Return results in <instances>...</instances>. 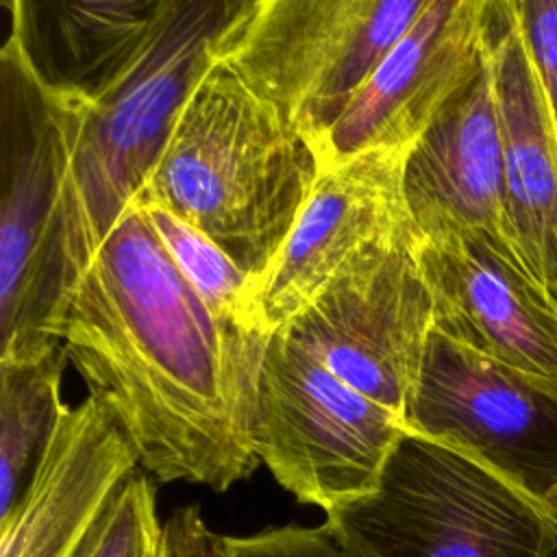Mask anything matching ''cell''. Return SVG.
<instances>
[{
    "instance_id": "1",
    "label": "cell",
    "mask_w": 557,
    "mask_h": 557,
    "mask_svg": "<svg viewBox=\"0 0 557 557\" xmlns=\"http://www.w3.org/2000/svg\"><path fill=\"white\" fill-rule=\"evenodd\" d=\"M265 335L213 315L139 205H131L76 278L59 339L91 396L161 483L226 492L261 463L250 437Z\"/></svg>"
},
{
    "instance_id": "2",
    "label": "cell",
    "mask_w": 557,
    "mask_h": 557,
    "mask_svg": "<svg viewBox=\"0 0 557 557\" xmlns=\"http://www.w3.org/2000/svg\"><path fill=\"white\" fill-rule=\"evenodd\" d=\"M320 172L313 139L220 57L135 202L198 228L259 285Z\"/></svg>"
},
{
    "instance_id": "3",
    "label": "cell",
    "mask_w": 557,
    "mask_h": 557,
    "mask_svg": "<svg viewBox=\"0 0 557 557\" xmlns=\"http://www.w3.org/2000/svg\"><path fill=\"white\" fill-rule=\"evenodd\" d=\"M259 0H170L135 63L96 100L72 104L63 189L74 281L157 168L196 87Z\"/></svg>"
},
{
    "instance_id": "4",
    "label": "cell",
    "mask_w": 557,
    "mask_h": 557,
    "mask_svg": "<svg viewBox=\"0 0 557 557\" xmlns=\"http://www.w3.org/2000/svg\"><path fill=\"white\" fill-rule=\"evenodd\" d=\"M346 557H548L557 513L461 450L407 431L376 485L324 513Z\"/></svg>"
},
{
    "instance_id": "5",
    "label": "cell",
    "mask_w": 557,
    "mask_h": 557,
    "mask_svg": "<svg viewBox=\"0 0 557 557\" xmlns=\"http://www.w3.org/2000/svg\"><path fill=\"white\" fill-rule=\"evenodd\" d=\"M74 107L46 91L4 44L0 54V361L35 359L59 339L74 287L63 189Z\"/></svg>"
},
{
    "instance_id": "6",
    "label": "cell",
    "mask_w": 557,
    "mask_h": 557,
    "mask_svg": "<svg viewBox=\"0 0 557 557\" xmlns=\"http://www.w3.org/2000/svg\"><path fill=\"white\" fill-rule=\"evenodd\" d=\"M407 422L337 379L283 331L263 337L250 437L276 483L324 513L361 496Z\"/></svg>"
},
{
    "instance_id": "7",
    "label": "cell",
    "mask_w": 557,
    "mask_h": 557,
    "mask_svg": "<svg viewBox=\"0 0 557 557\" xmlns=\"http://www.w3.org/2000/svg\"><path fill=\"white\" fill-rule=\"evenodd\" d=\"M431 0H259L222 59L315 144Z\"/></svg>"
},
{
    "instance_id": "8",
    "label": "cell",
    "mask_w": 557,
    "mask_h": 557,
    "mask_svg": "<svg viewBox=\"0 0 557 557\" xmlns=\"http://www.w3.org/2000/svg\"><path fill=\"white\" fill-rule=\"evenodd\" d=\"M418 244L407 231L363 252L276 329L405 422L435 320Z\"/></svg>"
},
{
    "instance_id": "9",
    "label": "cell",
    "mask_w": 557,
    "mask_h": 557,
    "mask_svg": "<svg viewBox=\"0 0 557 557\" xmlns=\"http://www.w3.org/2000/svg\"><path fill=\"white\" fill-rule=\"evenodd\" d=\"M407 426L461 450L557 513V392L433 329Z\"/></svg>"
},
{
    "instance_id": "10",
    "label": "cell",
    "mask_w": 557,
    "mask_h": 557,
    "mask_svg": "<svg viewBox=\"0 0 557 557\" xmlns=\"http://www.w3.org/2000/svg\"><path fill=\"white\" fill-rule=\"evenodd\" d=\"M494 0H431L318 146L322 170L413 144L483 67Z\"/></svg>"
},
{
    "instance_id": "11",
    "label": "cell",
    "mask_w": 557,
    "mask_h": 557,
    "mask_svg": "<svg viewBox=\"0 0 557 557\" xmlns=\"http://www.w3.org/2000/svg\"><path fill=\"white\" fill-rule=\"evenodd\" d=\"M409 148L411 144L372 148L320 172L311 196L259 283L263 333L287 324L363 252L413 231L403 194Z\"/></svg>"
},
{
    "instance_id": "12",
    "label": "cell",
    "mask_w": 557,
    "mask_h": 557,
    "mask_svg": "<svg viewBox=\"0 0 557 557\" xmlns=\"http://www.w3.org/2000/svg\"><path fill=\"white\" fill-rule=\"evenodd\" d=\"M433 329L557 392V305L490 233L418 244Z\"/></svg>"
},
{
    "instance_id": "13",
    "label": "cell",
    "mask_w": 557,
    "mask_h": 557,
    "mask_svg": "<svg viewBox=\"0 0 557 557\" xmlns=\"http://www.w3.org/2000/svg\"><path fill=\"white\" fill-rule=\"evenodd\" d=\"M403 194L420 242L461 233L505 242L503 131L490 52L476 76L411 144Z\"/></svg>"
},
{
    "instance_id": "14",
    "label": "cell",
    "mask_w": 557,
    "mask_h": 557,
    "mask_svg": "<svg viewBox=\"0 0 557 557\" xmlns=\"http://www.w3.org/2000/svg\"><path fill=\"white\" fill-rule=\"evenodd\" d=\"M139 455L113 409L87 394L65 409L26 490L0 520V557H67Z\"/></svg>"
},
{
    "instance_id": "15",
    "label": "cell",
    "mask_w": 557,
    "mask_h": 557,
    "mask_svg": "<svg viewBox=\"0 0 557 557\" xmlns=\"http://www.w3.org/2000/svg\"><path fill=\"white\" fill-rule=\"evenodd\" d=\"M490 59L503 131L505 242L557 305V137L505 0L492 7Z\"/></svg>"
},
{
    "instance_id": "16",
    "label": "cell",
    "mask_w": 557,
    "mask_h": 557,
    "mask_svg": "<svg viewBox=\"0 0 557 557\" xmlns=\"http://www.w3.org/2000/svg\"><path fill=\"white\" fill-rule=\"evenodd\" d=\"M170 0H9L7 46L52 96L85 104L141 54Z\"/></svg>"
},
{
    "instance_id": "17",
    "label": "cell",
    "mask_w": 557,
    "mask_h": 557,
    "mask_svg": "<svg viewBox=\"0 0 557 557\" xmlns=\"http://www.w3.org/2000/svg\"><path fill=\"white\" fill-rule=\"evenodd\" d=\"M63 344L24 361H0V520L11 513L41 461L67 405Z\"/></svg>"
},
{
    "instance_id": "18",
    "label": "cell",
    "mask_w": 557,
    "mask_h": 557,
    "mask_svg": "<svg viewBox=\"0 0 557 557\" xmlns=\"http://www.w3.org/2000/svg\"><path fill=\"white\" fill-rule=\"evenodd\" d=\"M137 205V202H135ZM181 274L224 324L268 335L259 322V285L215 242L157 205H139Z\"/></svg>"
},
{
    "instance_id": "19",
    "label": "cell",
    "mask_w": 557,
    "mask_h": 557,
    "mask_svg": "<svg viewBox=\"0 0 557 557\" xmlns=\"http://www.w3.org/2000/svg\"><path fill=\"white\" fill-rule=\"evenodd\" d=\"M161 533L157 492L139 466L115 487L67 557H148Z\"/></svg>"
},
{
    "instance_id": "20",
    "label": "cell",
    "mask_w": 557,
    "mask_h": 557,
    "mask_svg": "<svg viewBox=\"0 0 557 557\" xmlns=\"http://www.w3.org/2000/svg\"><path fill=\"white\" fill-rule=\"evenodd\" d=\"M557 137V0H505Z\"/></svg>"
},
{
    "instance_id": "21",
    "label": "cell",
    "mask_w": 557,
    "mask_h": 557,
    "mask_svg": "<svg viewBox=\"0 0 557 557\" xmlns=\"http://www.w3.org/2000/svg\"><path fill=\"white\" fill-rule=\"evenodd\" d=\"M222 557H346L324 524L270 527L252 535H220Z\"/></svg>"
},
{
    "instance_id": "22",
    "label": "cell",
    "mask_w": 557,
    "mask_h": 557,
    "mask_svg": "<svg viewBox=\"0 0 557 557\" xmlns=\"http://www.w3.org/2000/svg\"><path fill=\"white\" fill-rule=\"evenodd\" d=\"M163 557H222L220 535L213 533L196 505L174 511L163 522Z\"/></svg>"
},
{
    "instance_id": "23",
    "label": "cell",
    "mask_w": 557,
    "mask_h": 557,
    "mask_svg": "<svg viewBox=\"0 0 557 557\" xmlns=\"http://www.w3.org/2000/svg\"><path fill=\"white\" fill-rule=\"evenodd\" d=\"M161 535H163V533H161ZM148 557H163V546H161V540H159V544L152 548V553H150Z\"/></svg>"
},
{
    "instance_id": "24",
    "label": "cell",
    "mask_w": 557,
    "mask_h": 557,
    "mask_svg": "<svg viewBox=\"0 0 557 557\" xmlns=\"http://www.w3.org/2000/svg\"><path fill=\"white\" fill-rule=\"evenodd\" d=\"M548 557H557V542H555V546H553V550H550Z\"/></svg>"
}]
</instances>
